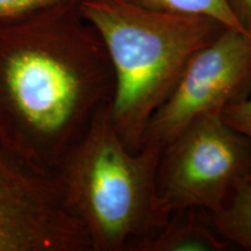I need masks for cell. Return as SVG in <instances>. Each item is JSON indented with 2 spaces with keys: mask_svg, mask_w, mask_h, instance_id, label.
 Returning a JSON list of instances; mask_svg holds the SVG:
<instances>
[{
  "mask_svg": "<svg viewBox=\"0 0 251 251\" xmlns=\"http://www.w3.org/2000/svg\"><path fill=\"white\" fill-rule=\"evenodd\" d=\"M114 71L79 4L0 25V144L52 176L102 106Z\"/></svg>",
  "mask_w": 251,
  "mask_h": 251,
  "instance_id": "obj_1",
  "label": "cell"
},
{
  "mask_svg": "<svg viewBox=\"0 0 251 251\" xmlns=\"http://www.w3.org/2000/svg\"><path fill=\"white\" fill-rule=\"evenodd\" d=\"M114 71L111 117L128 149L140 151L152 115L179 81L188 61L225 29L209 18L165 13L124 0H83Z\"/></svg>",
  "mask_w": 251,
  "mask_h": 251,
  "instance_id": "obj_3",
  "label": "cell"
},
{
  "mask_svg": "<svg viewBox=\"0 0 251 251\" xmlns=\"http://www.w3.org/2000/svg\"><path fill=\"white\" fill-rule=\"evenodd\" d=\"M124 1L153 11L165 12V13L209 18L224 25L225 27L246 33L231 9L229 0H124Z\"/></svg>",
  "mask_w": 251,
  "mask_h": 251,
  "instance_id": "obj_9",
  "label": "cell"
},
{
  "mask_svg": "<svg viewBox=\"0 0 251 251\" xmlns=\"http://www.w3.org/2000/svg\"><path fill=\"white\" fill-rule=\"evenodd\" d=\"M83 0H0V25L23 20L56 6L80 4Z\"/></svg>",
  "mask_w": 251,
  "mask_h": 251,
  "instance_id": "obj_10",
  "label": "cell"
},
{
  "mask_svg": "<svg viewBox=\"0 0 251 251\" xmlns=\"http://www.w3.org/2000/svg\"><path fill=\"white\" fill-rule=\"evenodd\" d=\"M163 147H126L111 117V103L97 112L67 153L54 178L63 206L85 229L91 251H141L168 224L157 168Z\"/></svg>",
  "mask_w": 251,
  "mask_h": 251,
  "instance_id": "obj_2",
  "label": "cell"
},
{
  "mask_svg": "<svg viewBox=\"0 0 251 251\" xmlns=\"http://www.w3.org/2000/svg\"><path fill=\"white\" fill-rule=\"evenodd\" d=\"M230 246L202 218L200 211L176 212L141 251H222Z\"/></svg>",
  "mask_w": 251,
  "mask_h": 251,
  "instance_id": "obj_7",
  "label": "cell"
},
{
  "mask_svg": "<svg viewBox=\"0 0 251 251\" xmlns=\"http://www.w3.org/2000/svg\"><path fill=\"white\" fill-rule=\"evenodd\" d=\"M251 91V36L225 28L188 61L179 81L152 115L144 142L164 147L196 119L224 111Z\"/></svg>",
  "mask_w": 251,
  "mask_h": 251,
  "instance_id": "obj_5",
  "label": "cell"
},
{
  "mask_svg": "<svg viewBox=\"0 0 251 251\" xmlns=\"http://www.w3.org/2000/svg\"><path fill=\"white\" fill-rule=\"evenodd\" d=\"M201 213L202 218L229 244L251 250V183L240 181L225 206L216 213Z\"/></svg>",
  "mask_w": 251,
  "mask_h": 251,
  "instance_id": "obj_8",
  "label": "cell"
},
{
  "mask_svg": "<svg viewBox=\"0 0 251 251\" xmlns=\"http://www.w3.org/2000/svg\"><path fill=\"white\" fill-rule=\"evenodd\" d=\"M221 114L226 124L251 142V91L244 98L226 106ZM248 180L251 183V176Z\"/></svg>",
  "mask_w": 251,
  "mask_h": 251,
  "instance_id": "obj_11",
  "label": "cell"
},
{
  "mask_svg": "<svg viewBox=\"0 0 251 251\" xmlns=\"http://www.w3.org/2000/svg\"><path fill=\"white\" fill-rule=\"evenodd\" d=\"M251 176V142L221 112L191 122L163 148L157 191L163 209L216 213L234 187Z\"/></svg>",
  "mask_w": 251,
  "mask_h": 251,
  "instance_id": "obj_4",
  "label": "cell"
},
{
  "mask_svg": "<svg viewBox=\"0 0 251 251\" xmlns=\"http://www.w3.org/2000/svg\"><path fill=\"white\" fill-rule=\"evenodd\" d=\"M0 251H91L67 212L54 176L40 174L0 144Z\"/></svg>",
  "mask_w": 251,
  "mask_h": 251,
  "instance_id": "obj_6",
  "label": "cell"
},
{
  "mask_svg": "<svg viewBox=\"0 0 251 251\" xmlns=\"http://www.w3.org/2000/svg\"><path fill=\"white\" fill-rule=\"evenodd\" d=\"M238 23L248 35L251 36V0H229Z\"/></svg>",
  "mask_w": 251,
  "mask_h": 251,
  "instance_id": "obj_12",
  "label": "cell"
}]
</instances>
